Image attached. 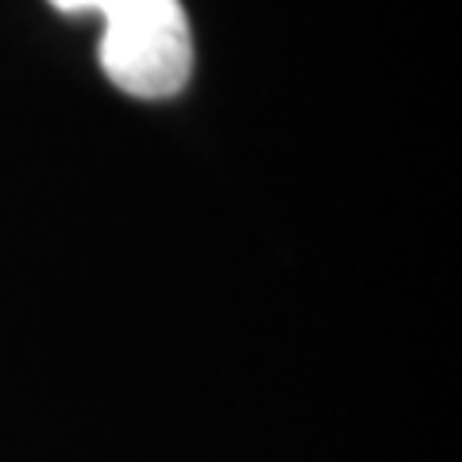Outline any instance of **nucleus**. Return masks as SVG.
<instances>
[{"label":"nucleus","instance_id":"obj_1","mask_svg":"<svg viewBox=\"0 0 462 462\" xmlns=\"http://www.w3.org/2000/svg\"><path fill=\"white\" fill-rule=\"evenodd\" d=\"M100 66L143 100L173 97L193 74V35L181 0H105Z\"/></svg>","mask_w":462,"mask_h":462},{"label":"nucleus","instance_id":"obj_2","mask_svg":"<svg viewBox=\"0 0 462 462\" xmlns=\"http://www.w3.org/2000/svg\"><path fill=\"white\" fill-rule=\"evenodd\" d=\"M58 12H66V16H85V12H100L105 8V0H51Z\"/></svg>","mask_w":462,"mask_h":462}]
</instances>
